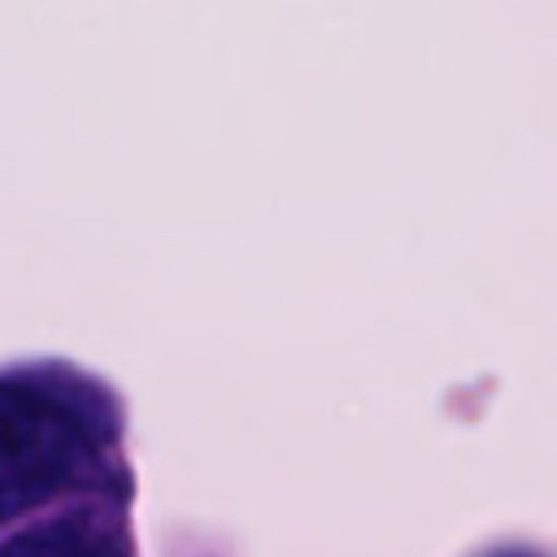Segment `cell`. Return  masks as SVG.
I'll return each instance as SVG.
<instances>
[{
    "mask_svg": "<svg viewBox=\"0 0 557 557\" xmlns=\"http://www.w3.org/2000/svg\"><path fill=\"white\" fill-rule=\"evenodd\" d=\"M0 557H131V540L113 513L74 509L13 535L0 544Z\"/></svg>",
    "mask_w": 557,
    "mask_h": 557,
    "instance_id": "7a4b0ae2",
    "label": "cell"
},
{
    "mask_svg": "<svg viewBox=\"0 0 557 557\" xmlns=\"http://www.w3.org/2000/svg\"><path fill=\"white\" fill-rule=\"evenodd\" d=\"M117 444V409L104 387L70 366L0 374V522L35 505L104 487Z\"/></svg>",
    "mask_w": 557,
    "mask_h": 557,
    "instance_id": "6da1fadb",
    "label": "cell"
},
{
    "mask_svg": "<svg viewBox=\"0 0 557 557\" xmlns=\"http://www.w3.org/2000/svg\"><path fill=\"white\" fill-rule=\"evenodd\" d=\"M492 557H535V553H522V548H509V553H492Z\"/></svg>",
    "mask_w": 557,
    "mask_h": 557,
    "instance_id": "3957f363",
    "label": "cell"
}]
</instances>
